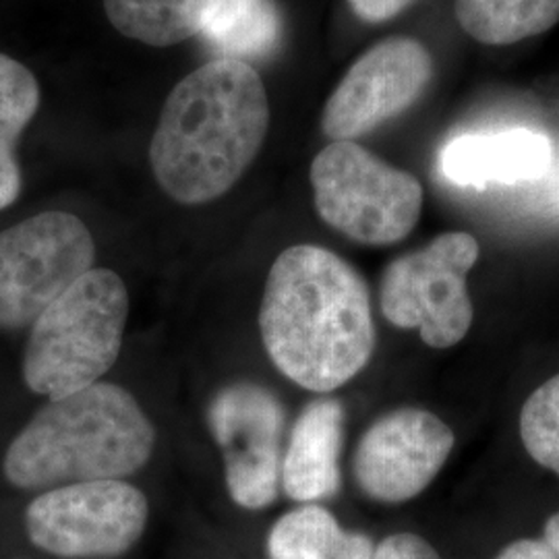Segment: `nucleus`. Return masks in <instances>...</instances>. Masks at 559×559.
<instances>
[{
	"label": "nucleus",
	"mask_w": 559,
	"mask_h": 559,
	"mask_svg": "<svg viewBox=\"0 0 559 559\" xmlns=\"http://www.w3.org/2000/svg\"><path fill=\"white\" fill-rule=\"evenodd\" d=\"M260 332L284 378L309 392H334L355 380L376 350L369 288L334 251L288 247L265 280Z\"/></svg>",
	"instance_id": "obj_1"
},
{
	"label": "nucleus",
	"mask_w": 559,
	"mask_h": 559,
	"mask_svg": "<svg viewBox=\"0 0 559 559\" xmlns=\"http://www.w3.org/2000/svg\"><path fill=\"white\" fill-rule=\"evenodd\" d=\"M270 100L245 60L214 59L175 85L150 143L162 191L182 205L228 193L260 154Z\"/></svg>",
	"instance_id": "obj_2"
},
{
	"label": "nucleus",
	"mask_w": 559,
	"mask_h": 559,
	"mask_svg": "<svg viewBox=\"0 0 559 559\" xmlns=\"http://www.w3.org/2000/svg\"><path fill=\"white\" fill-rule=\"evenodd\" d=\"M154 445L156 429L133 394L98 381L38 411L7 448L2 473L17 489L124 479Z\"/></svg>",
	"instance_id": "obj_3"
},
{
	"label": "nucleus",
	"mask_w": 559,
	"mask_h": 559,
	"mask_svg": "<svg viewBox=\"0 0 559 559\" xmlns=\"http://www.w3.org/2000/svg\"><path fill=\"white\" fill-rule=\"evenodd\" d=\"M127 318L124 282L92 267L34 321L23 350L25 385L59 400L98 383L119 359Z\"/></svg>",
	"instance_id": "obj_4"
},
{
	"label": "nucleus",
	"mask_w": 559,
	"mask_h": 559,
	"mask_svg": "<svg viewBox=\"0 0 559 559\" xmlns=\"http://www.w3.org/2000/svg\"><path fill=\"white\" fill-rule=\"evenodd\" d=\"M309 179L321 221L360 245H394L419 222V179L355 141L325 145L311 162Z\"/></svg>",
	"instance_id": "obj_5"
},
{
	"label": "nucleus",
	"mask_w": 559,
	"mask_h": 559,
	"mask_svg": "<svg viewBox=\"0 0 559 559\" xmlns=\"http://www.w3.org/2000/svg\"><path fill=\"white\" fill-rule=\"evenodd\" d=\"M479 255V240L452 230L390 261L380 284L383 318L402 330L417 328L431 348L456 346L475 318L466 278Z\"/></svg>",
	"instance_id": "obj_6"
},
{
	"label": "nucleus",
	"mask_w": 559,
	"mask_h": 559,
	"mask_svg": "<svg viewBox=\"0 0 559 559\" xmlns=\"http://www.w3.org/2000/svg\"><path fill=\"white\" fill-rule=\"evenodd\" d=\"M94 261L90 228L69 212H41L0 230V330L32 328Z\"/></svg>",
	"instance_id": "obj_7"
},
{
	"label": "nucleus",
	"mask_w": 559,
	"mask_h": 559,
	"mask_svg": "<svg viewBox=\"0 0 559 559\" xmlns=\"http://www.w3.org/2000/svg\"><path fill=\"white\" fill-rule=\"evenodd\" d=\"M150 506L122 479L85 480L46 489L25 510L29 540L62 559H112L143 537Z\"/></svg>",
	"instance_id": "obj_8"
},
{
	"label": "nucleus",
	"mask_w": 559,
	"mask_h": 559,
	"mask_svg": "<svg viewBox=\"0 0 559 559\" xmlns=\"http://www.w3.org/2000/svg\"><path fill=\"white\" fill-rule=\"evenodd\" d=\"M433 78V59L423 41L394 36L353 62L323 106L328 140L355 141L408 110Z\"/></svg>",
	"instance_id": "obj_9"
},
{
	"label": "nucleus",
	"mask_w": 559,
	"mask_h": 559,
	"mask_svg": "<svg viewBox=\"0 0 559 559\" xmlns=\"http://www.w3.org/2000/svg\"><path fill=\"white\" fill-rule=\"evenodd\" d=\"M284 408L263 385L239 381L210 402L207 423L222 448L226 487L245 510H263L282 485Z\"/></svg>",
	"instance_id": "obj_10"
},
{
	"label": "nucleus",
	"mask_w": 559,
	"mask_h": 559,
	"mask_svg": "<svg viewBox=\"0 0 559 559\" xmlns=\"http://www.w3.org/2000/svg\"><path fill=\"white\" fill-rule=\"evenodd\" d=\"M456 436L423 408H399L376 420L360 438L353 471L360 491L381 503L420 496L450 459Z\"/></svg>",
	"instance_id": "obj_11"
},
{
	"label": "nucleus",
	"mask_w": 559,
	"mask_h": 559,
	"mask_svg": "<svg viewBox=\"0 0 559 559\" xmlns=\"http://www.w3.org/2000/svg\"><path fill=\"white\" fill-rule=\"evenodd\" d=\"M551 143L537 131L512 129L473 133L450 141L441 152V175L459 187L519 185L547 175Z\"/></svg>",
	"instance_id": "obj_12"
},
{
	"label": "nucleus",
	"mask_w": 559,
	"mask_h": 559,
	"mask_svg": "<svg viewBox=\"0 0 559 559\" xmlns=\"http://www.w3.org/2000/svg\"><path fill=\"white\" fill-rule=\"evenodd\" d=\"M344 406L338 400L309 402L290 431L282 456V487L290 500L318 503L340 489Z\"/></svg>",
	"instance_id": "obj_13"
},
{
	"label": "nucleus",
	"mask_w": 559,
	"mask_h": 559,
	"mask_svg": "<svg viewBox=\"0 0 559 559\" xmlns=\"http://www.w3.org/2000/svg\"><path fill=\"white\" fill-rule=\"evenodd\" d=\"M367 535L348 533L320 503H302L286 512L267 537L270 559H371Z\"/></svg>",
	"instance_id": "obj_14"
},
{
	"label": "nucleus",
	"mask_w": 559,
	"mask_h": 559,
	"mask_svg": "<svg viewBox=\"0 0 559 559\" xmlns=\"http://www.w3.org/2000/svg\"><path fill=\"white\" fill-rule=\"evenodd\" d=\"M224 0H104L106 17L124 38L166 48L200 36Z\"/></svg>",
	"instance_id": "obj_15"
},
{
	"label": "nucleus",
	"mask_w": 559,
	"mask_h": 559,
	"mask_svg": "<svg viewBox=\"0 0 559 559\" xmlns=\"http://www.w3.org/2000/svg\"><path fill=\"white\" fill-rule=\"evenodd\" d=\"M40 83L20 62L0 52V210L20 198L23 177L17 160V143L38 115Z\"/></svg>",
	"instance_id": "obj_16"
},
{
	"label": "nucleus",
	"mask_w": 559,
	"mask_h": 559,
	"mask_svg": "<svg viewBox=\"0 0 559 559\" xmlns=\"http://www.w3.org/2000/svg\"><path fill=\"white\" fill-rule=\"evenodd\" d=\"M462 32L485 46H510L559 23V0H456Z\"/></svg>",
	"instance_id": "obj_17"
},
{
	"label": "nucleus",
	"mask_w": 559,
	"mask_h": 559,
	"mask_svg": "<svg viewBox=\"0 0 559 559\" xmlns=\"http://www.w3.org/2000/svg\"><path fill=\"white\" fill-rule=\"evenodd\" d=\"M201 36L221 59L263 57L278 41V11L272 0H224Z\"/></svg>",
	"instance_id": "obj_18"
},
{
	"label": "nucleus",
	"mask_w": 559,
	"mask_h": 559,
	"mask_svg": "<svg viewBox=\"0 0 559 559\" xmlns=\"http://www.w3.org/2000/svg\"><path fill=\"white\" fill-rule=\"evenodd\" d=\"M520 438L531 459L559 475V373L522 404Z\"/></svg>",
	"instance_id": "obj_19"
},
{
	"label": "nucleus",
	"mask_w": 559,
	"mask_h": 559,
	"mask_svg": "<svg viewBox=\"0 0 559 559\" xmlns=\"http://www.w3.org/2000/svg\"><path fill=\"white\" fill-rule=\"evenodd\" d=\"M371 559H441L431 543L415 533H396L373 547Z\"/></svg>",
	"instance_id": "obj_20"
},
{
	"label": "nucleus",
	"mask_w": 559,
	"mask_h": 559,
	"mask_svg": "<svg viewBox=\"0 0 559 559\" xmlns=\"http://www.w3.org/2000/svg\"><path fill=\"white\" fill-rule=\"evenodd\" d=\"M415 0H348L353 13L367 23H383L399 17Z\"/></svg>",
	"instance_id": "obj_21"
},
{
	"label": "nucleus",
	"mask_w": 559,
	"mask_h": 559,
	"mask_svg": "<svg viewBox=\"0 0 559 559\" xmlns=\"http://www.w3.org/2000/svg\"><path fill=\"white\" fill-rule=\"evenodd\" d=\"M496 559H559L545 540L520 539L501 549Z\"/></svg>",
	"instance_id": "obj_22"
},
{
	"label": "nucleus",
	"mask_w": 559,
	"mask_h": 559,
	"mask_svg": "<svg viewBox=\"0 0 559 559\" xmlns=\"http://www.w3.org/2000/svg\"><path fill=\"white\" fill-rule=\"evenodd\" d=\"M543 540L559 556V512L545 522Z\"/></svg>",
	"instance_id": "obj_23"
}]
</instances>
